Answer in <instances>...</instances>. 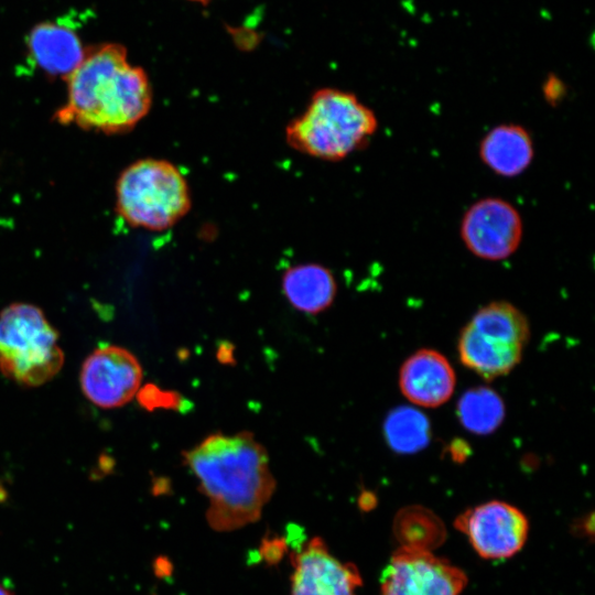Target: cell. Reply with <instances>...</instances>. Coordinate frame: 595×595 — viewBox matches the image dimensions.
<instances>
[{"label":"cell","mask_w":595,"mask_h":595,"mask_svg":"<svg viewBox=\"0 0 595 595\" xmlns=\"http://www.w3.org/2000/svg\"><path fill=\"white\" fill-rule=\"evenodd\" d=\"M0 595H11V594L8 592V589H6L4 587L0 585Z\"/></svg>","instance_id":"ffe728a7"},{"label":"cell","mask_w":595,"mask_h":595,"mask_svg":"<svg viewBox=\"0 0 595 595\" xmlns=\"http://www.w3.org/2000/svg\"><path fill=\"white\" fill-rule=\"evenodd\" d=\"M281 285L290 305L310 315L326 311L337 292L333 273L318 263H301L286 269Z\"/></svg>","instance_id":"5bb4252c"},{"label":"cell","mask_w":595,"mask_h":595,"mask_svg":"<svg viewBox=\"0 0 595 595\" xmlns=\"http://www.w3.org/2000/svg\"><path fill=\"white\" fill-rule=\"evenodd\" d=\"M30 56L47 75L67 79L85 58L77 34L64 24H37L28 40Z\"/></svg>","instance_id":"4fadbf2b"},{"label":"cell","mask_w":595,"mask_h":595,"mask_svg":"<svg viewBox=\"0 0 595 595\" xmlns=\"http://www.w3.org/2000/svg\"><path fill=\"white\" fill-rule=\"evenodd\" d=\"M529 336V323L521 311L508 302H493L477 311L463 328L459 359L491 380L509 374L520 363Z\"/></svg>","instance_id":"8992f818"},{"label":"cell","mask_w":595,"mask_h":595,"mask_svg":"<svg viewBox=\"0 0 595 595\" xmlns=\"http://www.w3.org/2000/svg\"><path fill=\"white\" fill-rule=\"evenodd\" d=\"M456 378L448 360L434 349H420L401 366L399 386L414 404L435 408L452 397Z\"/></svg>","instance_id":"7c38bea8"},{"label":"cell","mask_w":595,"mask_h":595,"mask_svg":"<svg viewBox=\"0 0 595 595\" xmlns=\"http://www.w3.org/2000/svg\"><path fill=\"white\" fill-rule=\"evenodd\" d=\"M378 127L375 112L349 91L316 90L285 128L289 147L324 161H339L365 147Z\"/></svg>","instance_id":"3957f363"},{"label":"cell","mask_w":595,"mask_h":595,"mask_svg":"<svg viewBox=\"0 0 595 595\" xmlns=\"http://www.w3.org/2000/svg\"><path fill=\"white\" fill-rule=\"evenodd\" d=\"M192 206L181 170L170 161L147 158L130 164L116 186V208L131 226L161 231L176 225Z\"/></svg>","instance_id":"277c9868"},{"label":"cell","mask_w":595,"mask_h":595,"mask_svg":"<svg viewBox=\"0 0 595 595\" xmlns=\"http://www.w3.org/2000/svg\"><path fill=\"white\" fill-rule=\"evenodd\" d=\"M292 565L291 595H357L361 586L357 567L335 558L318 537L292 554Z\"/></svg>","instance_id":"8fae6325"},{"label":"cell","mask_w":595,"mask_h":595,"mask_svg":"<svg viewBox=\"0 0 595 595\" xmlns=\"http://www.w3.org/2000/svg\"><path fill=\"white\" fill-rule=\"evenodd\" d=\"M192 2H197V3H202V4H206L208 3L210 0H190Z\"/></svg>","instance_id":"44dd1931"},{"label":"cell","mask_w":595,"mask_h":595,"mask_svg":"<svg viewBox=\"0 0 595 595\" xmlns=\"http://www.w3.org/2000/svg\"><path fill=\"white\" fill-rule=\"evenodd\" d=\"M430 432L428 418L411 407L393 409L383 423L388 445L400 454H413L424 448L429 444Z\"/></svg>","instance_id":"2e32d148"},{"label":"cell","mask_w":595,"mask_h":595,"mask_svg":"<svg viewBox=\"0 0 595 595\" xmlns=\"http://www.w3.org/2000/svg\"><path fill=\"white\" fill-rule=\"evenodd\" d=\"M530 133L519 125H501L482 140V161L496 174L512 177L522 173L533 159Z\"/></svg>","instance_id":"9a60e30c"},{"label":"cell","mask_w":595,"mask_h":595,"mask_svg":"<svg viewBox=\"0 0 595 595\" xmlns=\"http://www.w3.org/2000/svg\"><path fill=\"white\" fill-rule=\"evenodd\" d=\"M457 415L463 426L474 434L494 432L505 418V404L496 391L477 387L466 391L457 403Z\"/></svg>","instance_id":"e0dca14e"},{"label":"cell","mask_w":595,"mask_h":595,"mask_svg":"<svg viewBox=\"0 0 595 595\" xmlns=\"http://www.w3.org/2000/svg\"><path fill=\"white\" fill-rule=\"evenodd\" d=\"M64 364L58 333L44 312L29 303H12L0 313V371L15 383L37 387Z\"/></svg>","instance_id":"5b68a950"},{"label":"cell","mask_w":595,"mask_h":595,"mask_svg":"<svg viewBox=\"0 0 595 595\" xmlns=\"http://www.w3.org/2000/svg\"><path fill=\"white\" fill-rule=\"evenodd\" d=\"M465 573L447 560L421 548L402 545L385 567L381 595H461Z\"/></svg>","instance_id":"52a82bcc"},{"label":"cell","mask_w":595,"mask_h":595,"mask_svg":"<svg viewBox=\"0 0 595 595\" xmlns=\"http://www.w3.org/2000/svg\"><path fill=\"white\" fill-rule=\"evenodd\" d=\"M547 100L551 104L558 101L564 94V85L554 75L549 76L543 86Z\"/></svg>","instance_id":"ac0fdd59"},{"label":"cell","mask_w":595,"mask_h":595,"mask_svg":"<svg viewBox=\"0 0 595 595\" xmlns=\"http://www.w3.org/2000/svg\"><path fill=\"white\" fill-rule=\"evenodd\" d=\"M461 236L476 257L502 260L518 249L522 238V220L510 203L501 198H484L465 213Z\"/></svg>","instance_id":"30bf717a"},{"label":"cell","mask_w":595,"mask_h":595,"mask_svg":"<svg viewBox=\"0 0 595 595\" xmlns=\"http://www.w3.org/2000/svg\"><path fill=\"white\" fill-rule=\"evenodd\" d=\"M142 376L141 364L130 350L102 344L83 363L79 383L91 403L102 409H115L133 399Z\"/></svg>","instance_id":"ba28073f"},{"label":"cell","mask_w":595,"mask_h":595,"mask_svg":"<svg viewBox=\"0 0 595 595\" xmlns=\"http://www.w3.org/2000/svg\"><path fill=\"white\" fill-rule=\"evenodd\" d=\"M453 459L455 461H464L466 456L468 455V446L464 444L462 441H455L453 444H451V451H450Z\"/></svg>","instance_id":"d6986e66"},{"label":"cell","mask_w":595,"mask_h":595,"mask_svg":"<svg viewBox=\"0 0 595 595\" xmlns=\"http://www.w3.org/2000/svg\"><path fill=\"white\" fill-rule=\"evenodd\" d=\"M182 457L208 500L206 518L216 531L256 522L275 490L268 452L249 431L210 433Z\"/></svg>","instance_id":"6da1fadb"},{"label":"cell","mask_w":595,"mask_h":595,"mask_svg":"<svg viewBox=\"0 0 595 595\" xmlns=\"http://www.w3.org/2000/svg\"><path fill=\"white\" fill-rule=\"evenodd\" d=\"M479 556L502 560L515 555L526 543L529 522L517 507L491 500L469 508L455 520Z\"/></svg>","instance_id":"9c48e42d"},{"label":"cell","mask_w":595,"mask_h":595,"mask_svg":"<svg viewBox=\"0 0 595 595\" xmlns=\"http://www.w3.org/2000/svg\"><path fill=\"white\" fill-rule=\"evenodd\" d=\"M67 84V100L55 113L63 125L120 133L134 128L151 108L145 72L131 65L118 44L87 51Z\"/></svg>","instance_id":"7a4b0ae2"}]
</instances>
